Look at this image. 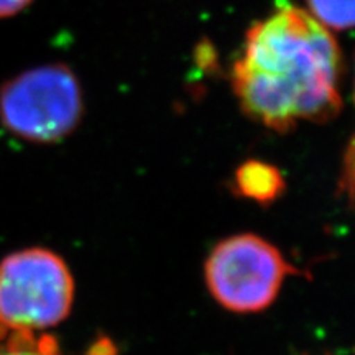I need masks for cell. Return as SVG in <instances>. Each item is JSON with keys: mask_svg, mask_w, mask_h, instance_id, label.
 <instances>
[{"mask_svg": "<svg viewBox=\"0 0 355 355\" xmlns=\"http://www.w3.org/2000/svg\"><path fill=\"white\" fill-rule=\"evenodd\" d=\"M344 58L334 33L291 2L248 26L230 68L247 117L286 133L300 121L329 122L343 110Z\"/></svg>", "mask_w": 355, "mask_h": 355, "instance_id": "1", "label": "cell"}, {"mask_svg": "<svg viewBox=\"0 0 355 355\" xmlns=\"http://www.w3.org/2000/svg\"><path fill=\"white\" fill-rule=\"evenodd\" d=\"M84 101L66 64H44L17 74L0 87V122L20 139L55 144L76 130Z\"/></svg>", "mask_w": 355, "mask_h": 355, "instance_id": "2", "label": "cell"}, {"mask_svg": "<svg viewBox=\"0 0 355 355\" xmlns=\"http://www.w3.org/2000/svg\"><path fill=\"white\" fill-rule=\"evenodd\" d=\"M74 282L64 260L44 248L8 255L0 263V322L38 331L68 318Z\"/></svg>", "mask_w": 355, "mask_h": 355, "instance_id": "3", "label": "cell"}, {"mask_svg": "<svg viewBox=\"0 0 355 355\" xmlns=\"http://www.w3.org/2000/svg\"><path fill=\"white\" fill-rule=\"evenodd\" d=\"M300 272L259 235L217 243L206 261V282L217 303L234 313H259L277 300L283 279Z\"/></svg>", "mask_w": 355, "mask_h": 355, "instance_id": "4", "label": "cell"}, {"mask_svg": "<svg viewBox=\"0 0 355 355\" xmlns=\"http://www.w3.org/2000/svg\"><path fill=\"white\" fill-rule=\"evenodd\" d=\"M237 194L268 206L285 193V178L277 166L260 159H248L237 168L234 176Z\"/></svg>", "mask_w": 355, "mask_h": 355, "instance_id": "5", "label": "cell"}, {"mask_svg": "<svg viewBox=\"0 0 355 355\" xmlns=\"http://www.w3.org/2000/svg\"><path fill=\"white\" fill-rule=\"evenodd\" d=\"M306 12L332 33L354 26V0H306Z\"/></svg>", "mask_w": 355, "mask_h": 355, "instance_id": "6", "label": "cell"}, {"mask_svg": "<svg viewBox=\"0 0 355 355\" xmlns=\"http://www.w3.org/2000/svg\"><path fill=\"white\" fill-rule=\"evenodd\" d=\"M340 189H343V193H347L349 201H352V198H354V145H352V141H350L347 146V152H345L344 173H343V180H340Z\"/></svg>", "mask_w": 355, "mask_h": 355, "instance_id": "7", "label": "cell"}, {"mask_svg": "<svg viewBox=\"0 0 355 355\" xmlns=\"http://www.w3.org/2000/svg\"><path fill=\"white\" fill-rule=\"evenodd\" d=\"M86 355H119V350L109 337L101 336L89 345Z\"/></svg>", "mask_w": 355, "mask_h": 355, "instance_id": "8", "label": "cell"}, {"mask_svg": "<svg viewBox=\"0 0 355 355\" xmlns=\"http://www.w3.org/2000/svg\"><path fill=\"white\" fill-rule=\"evenodd\" d=\"M33 0H0V19L17 15L32 3Z\"/></svg>", "mask_w": 355, "mask_h": 355, "instance_id": "9", "label": "cell"}, {"mask_svg": "<svg viewBox=\"0 0 355 355\" xmlns=\"http://www.w3.org/2000/svg\"><path fill=\"white\" fill-rule=\"evenodd\" d=\"M0 355H46V354H42L40 350H37V345H35V349H30V350H19V352H13V350H2ZM53 355H60V354H53Z\"/></svg>", "mask_w": 355, "mask_h": 355, "instance_id": "10", "label": "cell"}, {"mask_svg": "<svg viewBox=\"0 0 355 355\" xmlns=\"http://www.w3.org/2000/svg\"><path fill=\"white\" fill-rule=\"evenodd\" d=\"M7 334H8V327L3 322H0V343H2V340L6 339Z\"/></svg>", "mask_w": 355, "mask_h": 355, "instance_id": "11", "label": "cell"}]
</instances>
